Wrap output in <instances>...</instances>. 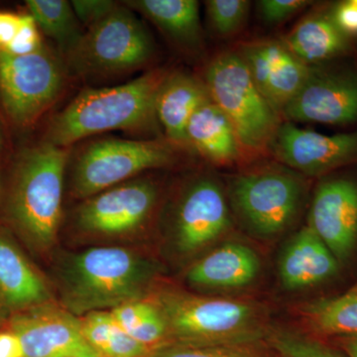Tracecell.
Returning a JSON list of instances; mask_svg holds the SVG:
<instances>
[{
    "label": "cell",
    "mask_w": 357,
    "mask_h": 357,
    "mask_svg": "<svg viewBox=\"0 0 357 357\" xmlns=\"http://www.w3.org/2000/svg\"><path fill=\"white\" fill-rule=\"evenodd\" d=\"M156 266L122 248H93L73 256L63 272L65 309L75 316L144 300Z\"/></svg>",
    "instance_id": "1"
},
{
    "label": "cell",
    "mask_w": 357,
    "mask_h": 357,
    "mask_svg": "<svg viewBox=\"0 0 357 357\" xmlns=\"http://www.w3.org/2000/svg\"><path fill=\"white\" fill-rule=\"evenodd\" d=\"M167 74L154 70L121 86L83 91L54 117L47 142L65 148L105 131L150 126L157 119V95Z\"/></svg>",
    "instance_id": "2"
},
{
    "label": "cell",
    "mask_w": 357,
    "mask_h": 357,
    "mask_svg": "<svg viewBox=\"0 0 357 357\" xmlns=\"http://www.w3.org/2000/svg\"><path fill=\"white\" fill-rule=\"evenodd\" d=\"M152 301L165 319L173 344H251L263 335L257 310L243 301L171 289Z\"/></svg>",
    "instance_id": "3"
},
{
    "label": "cell",
    "mask_w": 357,
    "mask_h": 357,
    "mask_svg": "<svg viewBox=\"0 0 357 357\" xmlns=\"http://www.w3.org/2000/svg\"><path fill=\"white\" fill-rule=\"evenodd\" d=\"M204 83L231 122L243 156L269 150L283 119L256 86L238 52L223 51L211 59Z\"/></svg>",
    "instance_id": "4"
},
{
    "label": "cell",
    "mask_w": 357,
    "mask_h": 357,
    "mask_svg": "<svg viewBox=\"0 0 357 357\" xmlns=\"http://www.w3.org/2000/svg\"><path fill=\"white\" fill-rule=\"evenodd\" d=\"M66 148L44 143L23 156L11 199L13 220L33 246L55 243L62 211Z\"/></svg>",
    "instance_id": "5"
},
{
    "label": "cell",
    "mask_w": 357,
    "mask_h": 357,
    "mask_svg": "<svg viewBox=\"0 0 357 357\" xmlns=\"http://www.w3.org/2000/svg\"><path fill=\"white\" fill-rule=\"evenodd\" d=\"M304 195L301 174L284 165L239 174L229 185L234 213L248 229L263 237L277 236L292 225Z\"/></svg>",
    "instance_id": "6"
},
{
    "label": "cell",
    "mask_w": 357,
    "mask_h": 357,
    "mask_svg": "<svg viewBox=\"0 0 357 357\" xmlns=\"http://www.w3.org/2000/svg\"><path fill=\"white\" fill-rule=\"evenodd\" d=\"M154 54L149 33L130 10L121 6L89 28L70 54L77 70L114 73L144 65Z\"/></svg>",
    "instance_id": "7"
},
{
    "label": "cell",
    "mask_w": 357,
    "mask_h": 357,
    "mask_svg": "<svg viewBox=\"0 0 357 357\" xmlns=\"http://www.w3.org/2000/svg\"><path fill=\"white\" fill-rule=\"evenodd\" d=\"M175 152L163 141L109 139L89 145L74 174L77 197L93 196L148 169L172 163Z\"/></svg>",
    "instance_id": "8"
},
{
    "label": "cell",
    "mask_w": 357,
    "mask_h": 357,
    "mask_svg": "<svg viewBox=\"0 0 357 357\" xmlns=\"http://www.w3.org/2000/svg\"><path fill=\"white\" fill-rule=\"evenodd\" d=\"M63 69L42 47L28 55L0 51V95L13 121L28 126L55 102L63 86Z\"/></svg>",
    "instance_id": "9"
},
{
    "label": "cell",
    "mask_w": 357,
    "mask_h": 357,
    "mask_svg": "<svg viewBox=\"0 0 357 357\" xmlns=\"http://www.w3.org/2000/svg\"><path fill=\"white\" fill-rule=\"evenodd\" d=\"M280 115L289 122L354 123L357 121V72L312 66L306 82Z\"/></svg>",
    "instance_id": "10"
},
{
    "label": "cell",
    "mask_w": 357,
    "mask_h": 357,
    "mask_svg": "<svg viewBox=\"0 0 357 357\" xmlns=\"http://www.w3.org/2000/svg\"><path fill=\"white\" fill-rule=\"evenodd\" d=\"M269 151L291 170L317 177L357 162V132L324 135L282 121Z\"/></svg>",
    "instance_id": "11"
},
{
    "label": "cell",
    "mask_w": 357,
    "mask_h": 357,
    "mask_svg": "<svg viewBox=\"0 0 357 357\" xmlns=\"http://www.w3.org/2000/svg\"><path fill=\"white\" fill-rule=\"evenodd\" d=\"M10 326L24 357H102L84 338L79 319L50 303L15 314Z\"/></svg>",
    "instance_id": "12"
},
{
    "label": "cell",
    "mask_w": 357,
    "mask_h": 357,
    "mask_svg": "<svg viewBox=\"0 0 357 357\" xmlns=\"http://www.w3.org/2000/svg\"><path fill=\"white\" fill-rule=\"evenodd\" d=\"M231 227L229 201L211 178H201L181 199L174 234L178 252L192 255L217 241Z\"/></svg>",
    "instance_id": "13"
},
{
    "label": "cell",
    "mask_w": 357,
    "mask_h": 357,
    "mask_svg": "<svg viewBox=\"0 0 357 357\" xmlns=\"http://www.w3.org/2000/svg\"><path fill=\"white\" fill-rule=\"evenodd\" d=\"M310 227L338 262L357 246V184L349 178L324 181L317 187L309 213Z\"/></svg>",
    "instance_id": "14"
},
{
    "label": "cell",
    "mask_w": 357,
    "mask_h": 357,
    "mask_svg": "<svg viewBox=\"0 0 357 357\" xmlns=\"http://www.w3.org/2000/svg\"><path fill=\"white\" fill-rule=\"evenodd\" d=\"M157 201L153 183L136 181L96 195L79 208L77 222L91 234L119 236L139 229Z\"/></svg>",
    "instance_id": "15"
},
{
    "label": "cell",
    "mask_w": 357,
    "mask_h": 357,
    "mask_svg": "<svg viewBox=\"0 0 357 357\" xmlns=\"http://www.w3.org/2000/svg\"><path fill=\"white\" fill-rule=\"evenodd\" d=\"M340 262L307 225L288 241L279 258L282 285L300 290L319 285L337 273Z\"/></svg>",
    "instance_id": "16"
},
{
    "label": "cell",
    "mask_w": 357,
    "mask_h": 357,
    "mask_svg": "<svg viewBox=\"0 0 357 357\" xmlns=\"http://www.w3.org/2000/svg\"><path fill=\"white\" fill-rule=\"evenodd\" d=\"M260 260L252 248L227 243L195 263L187 273L189 283L211 289L243 288L255 280Z\"/></svg>",
    "instance_id": "17"
},
{
    "label": "cell",
    "mask_w": 357,
    "mask_h": 357,
    "mask_svg": "<svg viewBox=\"0 0 357 357\" xmlns=\"http://www.w3.org/2000/svg\"><path fill=\"white\" fill-rule=\"evenodd\" d=\"M208 98L204 82L185 73L167 74L157 95L156 117L171 143L187 144L188 123Z\"/></svg>",
    "instance_id": "18"
},
{
    "label": "cell",
    "mask_w": 357,
    "mask_h": 357,
    "mask_svg": "<svg viewBox=\"0 0 357 357\" xmlns=\"http://www.w3.org/2000/svg\"><path fill=\"white\" fill-rule=\"evenodd\" d=\"M185 138L187 144L215 165H232L244 157L231 122L211 98L192 115Z\"/></svg>",
    "instance_id": "19"
},
{
    "label": "cell",
    "mask_w": 357,
    "mask_h": 357,
    "mask_svg": "<svg viewBox=\"0 0 357 357\" xmlns=\"http://www.w3.org/2000/svg\"><path fill=\"white\" fill-rule=\"evenodd\" d=\"M283 44L305 64L317 66L349 50V37L340 29L332 13L317 11L303 18Z\"/></svg>",
    "instance_id": "20"
},
{
    "label": "cell",
    "mask_w": 357,
    "mask_h": 357,
    "mask_svg": "<svg viewBox=\"0 0 357 357\" xmlns=\"http://www.w3.org/2000/svg\"><path fill=\"white\" fill-rule=\"evenodd\" d=\"M0 299L16 310L49 304L51 293L42 277L13 243L0 237Z\"/></svg>",
    "instance_id": "21"
},
{
    "label": "cell",
    "mask_w": 357,
    "mask_h": 357,
    "mask_svg": "<svg viewBox=\"0 0 357 357\" xmlns=\"http://www.w3.org/2000/svg\"><path fill=\"white\" fill-rule=\"evenodd\" d=\"M126 3L144 14L178 43L191 48L201 45L202 27L196 0H135Z\"/></svg>",
    "instance_id": "22"
},
{
    "label": "cell",
    "mask_w": 357,
    "mask_h": 357,
    "mask_svg": "<svg viewBox=\"0 0 357 357\" xmlns=\"http://www.w3.org/2000/svg\"><path fill=\"white\" fill-rule=\"evenodd\" d=\"M302 314L318 335L357 337V283L342 295L305 305Z\"/></svg>",
    "instance_id": "23"
},
{
    "label": "cell",
    "mask_w": 357,
    "mask_h": 357,
    "mask_svg": "<svg viewBox=\"0 0 357 357\" xmlns=\"http://www.w3.org/2000/svg\"><path fill=\"white\" fill-rule=\"evenodd\" d=\"M30 15L64 53H73L81 42L77 18L70 2L65 0H28Z\"/></svg>",
    "instance_id": "24"
},
{
    "label": "cell",
    "mask_w": 357,
    "mask_h": 357,
    "mask_svg": "<svg viewBox=\"0 0 357 357\" xmlns=\"http://www.w3.org/2000/svg\"><path fill=\"white\" fill-rule=\"evenodd\" d=\"M311 69L312 66L305 64L289 51L268 77L261 93L279 114L297 95L309 77Z\"/></svg>",
    "instance_id": "25"
},
{
    "label": "cell",
    "mask_w": 357,
    "mask_h": 357,
    "mask_svg": "<svg viewBox=\"0 0 357 357\" xmlns=\"http://www.w3.org/2000/svg\"><path fill=\"white\" fill-rule=\"evenodd\" d=\"M206 6L211 27L222 37L241 31L250 10V2L246 0H208Z\"/></svg>",
    "instance_id": "26"
},
{
    "label": "cell",
    "mask_w": 357,
    "mask_h": 357,
    "mask_svg": "<svg viewBox=\"0 0 357 357\" xmlns=\"http://www.w3.org/2000/svg\"><path fill=\"white\" fill-rule=\"evenodd\" d=\"M147 357H266L250 344L182 345L168 344Z\"/></svg>",
    "instance_id": "27"
},
{
    "label": "cell",
    "mask_w": 357,
    "mask_h": 357,
    "mask_svg": "<svg viewBox=\"0 0 357 357\" xmlns=\"http://www.w3.org/2000/svg\"><path fill=\"white\" fill-rule=\"evenodd\" d=\"M269 342L284 357H342L319 342L292 333H275Z\"/></svg>",
    "instance_id": "28"
},
{
    "label": "cell",
    "mask_w": 357,
    "mask_h": 357,
    "mask_svg": "<svg viewBox=\"0 0 357 357\" xmlns=\"http://www.w3.org/2000/svg\"><path fill=\"white\" fill-rule=\"evenodd\" d=\"M82 332L86 342L100 356L109 344L117 324L110 311L89 312L79 319Z\"/></svg>",
    "instance_id": "29"
},
{
    "label": "cell",
    "mask_w": 357,
    "mask_h": 357,
    "mask_svg": "<svg viewBox=\"0 0 357 357\" xmlns=\"http://www.w3.org/2000/svg\"><path fill=\"white\" fill-rule=\"evenodd\" d=\"M157 311L153 301H134L112 310V317L117 325L126 333H132L150 316Z\"/></svg>",
    "instance_id": "30"
},
{
    "label": "cell",
    "mask_w": 357,
    "mask_h": 357,
    "mask_svg": "<svg viewBox=\"0 0 357 357\" xmlns=\"http://www.w3.org/2000/svg\"><path fill=\"white\" fill-rule=\"evenodd\" d=\"M152 351L117 325L102 352V357H147Z\"/></svg>",
    "instance_id": "31"
},
{
    "label": "cell",
    "mask_w": 357,
    "mask_h": 357,
    "mask_svg": "<svg viewBox=\"0 0 357 357\" xmlns=\"http://www.w3.org/2000/svg\"><path fill=\"white\" fill-rule=\"evenodd\" d=\"M310 3L305 0H262L258 1V11L267 24L278 25L290 20Z\"/></svg>",
    "instance_id": "32"
},
{
    "label": "cell",
    "mask_w": 357,
    "mask_h": 357,
    "mask_svg": "<svg viewBox=\"0 0 357 357\" xmlns=\"http://www.w3.org/2000/svg\"><path fill=\"white\" fill-rule=\"evenodd\" d=\"M36 22L31 15H22L17 34L6 52L13 55H28L42 48Z\"/></svg>",
    "instance_id": "33"
},
{
    "label": "cell",
    "mask_w": 357,
    "mask_h": 357,
    "mask_svg": "<svg viewBox=\"0 0 357 357\" xmlns=\"http://www.w3.org/2000/svg\"><path fill=\"white\" fill-rule=\"evenodd\" d=\"M70 6L77 20L88 28L107 17L119 6L109 0H74Z\"/></svg>",
    "instance_id": "34"
},
{
    "label": "cell",
    "mask_w": 357,
    "mask_h": 357,
    "mask_svg": "<svg viewBox=\"0 0 357 357\" xmlns=\"http://www.w3.org/2000/svg\"><path fill=\"white\" fill-rule=\"evenodd\" d=\"M333 17L340 29L347 36L357 35V6L354 2H342L333 11Z\"/></svg>",
    "instance_id": "35"
},
{
    "label": "cell",
    "mask_w": 357,
    "mask_h": 357,
    "mask_svg": "<svg viewBox=\"0 0 357 357\" xmlns=\"http://www.w3.org/2000/svg\"><path fill=\"white\" fill-rule=\"evenodd\" d=\"M20 15L11 13H0V51H6L17 34Z\"/></svg>",
    "instance_id": "36"
},
{
    "label": "cell",
    "mask_w": 357,
    "mask_h": 357,
    "mask_svg": "<svg viewBox=\"0 0 357 357\" xmlns=\"http://www.w3.org/2000/svg\"><path fill=\"white\" fill-rule=\"evenodd\" d=\"M0 357H24L17 335L13 333H0Z\"/></svg>",
    "instance_id": "37"
},
{
    "label": "cell",
    "mask_w": 357,
    "mask_h": 357,
    "mask_svg": "<svg viewBox=\"0 0 357 357\" xmlns=\"http://www.w3.org/2000/svg\"><path fill=\"white\" fill-rule=\"evenodd\" d=\"M340 347L349 357H357V337H342Z\"/></svg>",
    "instance_id": "38"
}]
</instances>
